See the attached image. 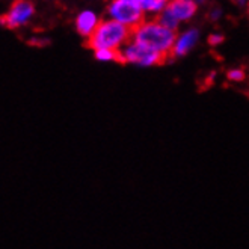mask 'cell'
<instances>
[{"instance_id":"15","label":"cell","mask_w":249,"mask_h":249,"mask_svg":"<svg viewBox=\"0 0 249 249\" xmlns=\"http://www.w3.org/2000/svg\"><path fill=\"white\" fill-rule=\"evenodd\" d=\"M248 14H249V0H248Z\"/></svg>"},{"instance_id":"6","label":"cell","mask_w":249,"mask_h":249,"mask_svg":"<svg viewBox=\"0 0 249 249\" xmlns=\"http://www.w3.org/2000/svg\"><path fill=\"white\" fill-rule=\"evenodd\" d=\"M166 11L178 23L189 21L195 17V14L198 11V3L195 0H169Z\"/></svg>"},{"instance_id":"3","label":"cell","mask_w":249,"mask_h":249,"mask_svg":"<svg viewBox=\"0 0 249 249\" xmlns=\"http://www.w3.org/2000/svg\"><path fill=\"white\" fill-rule=\"evenodd\" d=\"M121 59L123 64H133L139 67H156L163 65L165 62L171 61L168 56L159 53L148 46H143L141 42L130 39L125 46L121 49Z\"/></svg>"},{"instance_id":"13","label":"cell","mask_w":249,"mask_h":249,"mask_svg":"<svg viewBox=\"0 0 249 249\" xmlns=\"http://www.w3.org/2000/svg\"><path fill=\"white\" fill-rule=\"evenodd\" d=\"M224 42V35H219V34H212L209 36V44L210 46H219V44Z\"/></svg>"},{"instance_id":"4","label":"cell","mask_w":249,"mask_h":249,"mask_svg":"<svg viewBox=\"0 0 249 249\" xmlns=\"http://www.w3.org/2000/svg\"><path fill=\"white\" fill-rule=\"evenodd\" d=\"M107 16L131 31L145 20V14L136 0H112L107 5Z\"/></svg>"},{"instance_id":"10","label":"cell","mask_w":249,"mask_h":249,"mask_svg":"<svg viewBox=\"0 0 249 249\" xmlns=\"http://www.w3.org/2000/svg\"><path fill=\"white\" fill-rule=\"evenodd\" d=\"M95 59L100 62H123L121 50H112V49L95 50Z\"/></svg>"},{"instance_id":"2","label":"cell","mask_w":249,"mask_h":249,"mask_svg":"<svg viewBox=\"0 0 249 249\" xmlns=\"http://www.w3.org/2000/svg\"><path fill=\"white\" fill-rule=\"evenodd\" d=\"M130 39H131V29L112 18H107L98 23L94 34L88 38L86 46L92 49L94 52L100 49L121 50Z\"/></svg>"},{"instance_id":"7","label":"cell","mask_w":249,"mask_h":249,"mask_svg":"<svg viewBox=\"0 0 249 249\" xmlns=\"http://www.w3.org/2000/svg\"><path fill=\"white\" fill-rule=\"evenodd\" d=\"M198 38H199V32L196 29H189V31L180 34L175 39V44L172 47V59L174 57H181V56H186L190 50L195 47V44L198 42Z\"/></svg>"},{"instance_id":"8","label":"cell","mask_w":249,"mask_h":249,"mask_svg":"<svg viewBox=\"0 0 249 249\" xmlns=\"http://www.w3.org/2000/svg\"><path fill=\"white\" fill-rule=\"evenodd\" d=\"M100 20L97 17V14L94 11H89V9H86V11H82L77 18H76V29H77V32L85 36L86 39L89 38L94 31L97 29Z\"/></svg>"},{"instance_id":"5","label":"cell","mask_w":249,"mask_h":249,"mask_svg":"<svg viewBox=\"0 0 249 249\" xmlns=\"http://www.w3.org/2000/svg\"><path fill=\"white\" fill-rule=\"evenodd\" d=\"M35 16V5L32 0H16L5 16L0 17V24L8 29L26 26Z\"/></svg>"},{"instance_id":"9","label":"cell","mask_w":249,"mask_h":249,"mask_svg":"<svg viewBox=\"0 0 249 249\" xmlns=\"http://www.w3.org/2000/svg\"><path fill=\"white\" fill-rule=\"evenodd\" d=\"M136 2L142 8L145 16H154V17H157L159 14H162L166 9L169 0H136Z\"/></svg>"},{"instance_id":"14","label":"cell","mask_w":249,"mask_h":249,"mask_svg":"<svg viewBox=\"0 0 249 249\" xmlns=\"http://www.w3.org/2000/svg\"><path fill=\"white\" fill-rule=\"evenodd\" d=\"M196 3H202V2H206V0H195Z\"/></svg>"},{"instance_id":"1","label":"cell","mask_w":249,"mask_h":249,"mask_svg":"<svg viewBox=\"0 0 249 249\" xmlns=\"http://www.w3.org/2000/svg\"><path fill=\"white\" fill-rule=\"evenodd\" d=\"M131 39L143 44V46H148L150 49L172 59L171 53L175 39H177V32L163 26L157 18L143 20L138 27L131 31Z\"/></svg>"},{"instance_id":"12","label":"cell","mask_w":249,"mask_h":249,"mask_svg":"<svg viewBox=\"0 0 249 249\" xmlns=\"http://www.w3.org/2000/svg\"><path fill=\"white\" fill-rule=\"evenodd\" d=\"M227 77L231 82H242L245 79V72L242 70H230L227 72Z\"/></svg>"},{"instance_id":"11","label":"cell","mask_w":249,"mask_h":249,"mask_svg":"<svg viewBox=\"0 0 249 249\" xmlns=\"http://www.w3.org/2000/svg\"><path fill=\"white\" fill-rule=\"evenodd\" d=\"M160 23H162L163 26H166V27H169V29H172V31H175V32H177V27H178V21L177 20H175L172 16H171V14L165 9L162 14H159V16L156 17Z\"/></svg>"}]
</instances>
